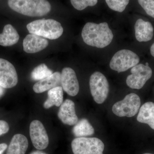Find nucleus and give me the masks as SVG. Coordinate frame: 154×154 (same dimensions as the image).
Listing matches in <instances>:
<instances>
[{
  "label": "nucleus",
  "instance_id": "1",
  "mask_svg": "<svg viewBox=\"0 0 154 154\" xmlns=\"http://www.w3.org/2000/svg\"><path fill=\"white\" fill-rule=\"evenodd\" d=\"M82 36L86 44L100 48L109 45L113 38L112 30L105 22L99 24L88 22L83 28Z\"/></svg>",
  "mask_w": 154,
  "mask_h": 154
},
{
  "label": "nucleus",
  "instance_id": "2",
  "mask_svg": "<svg viewBox=\"0 0 154 154\" xmlns=\"http://www.w3.org/2000/svg\"><path fill=\"white\" fill-rule=\"evenodd\" d=\"M11 9L19 14L30 17H40L49 13L51 5L45 0H10Z\"/></svg>",
  "mask_w": 154,
  "mask_h": 154
},
{
  "label": "nucleus",
  "instance_id": "3",
  "mask_svg": "<svg viewBox=\"0 0 154 154\" xmlns=\"http://www.w3.org/2000/svg\"><path fill=\"white\" fill-rule=\"evenodd\" d=\"M27 28L30 34L56 39L62 35L63 29L59 22L54 19H39L29 23Z\"/></svg>",
  "mask_w": 154,
  "mask_h": 154
},
{
  "label": "nucleus",
  "instance_id": "4",
  "mask_svg": "<svg viewBox=\"0 0 154 154\" xmlns=\"http://www.w3.org/2000/svg\"><path fill=\"white\" fill-rule=\"evenodd\" d=\"M71 146L74 154H103L105 148L103 142L96 137L76 138Z\"/></svg>",
  "mask_w": 154,
  "mask_h": 154
},
{
  "label": "nucleus",
  "instance_id": "5",
  "mask_svg": "<svg viewBox=\"0 0 154 154\" xmlns=\"http://www.w3.org/2000/svg\"><path fill=\"white\" fill-rule=\"evenodd\" d=\"M140 60L139 57L134 52L129 50L122 49L113 56L110 62V67L118 73L122 72L136 66Z\"/></svg>",
  "mask_w": 154,
  "mask_h": 154
},
{
  "label": "nucleus",
  "instance_id": "6",
  "mask_svg": "<svg viewBox=\"0 0 154 154\" xmlns=\"http://www.w3.org/2000/svg\"><path fill=\"white\" fill-rule=\"evenodd\" d=\"M140 105L139 96L131 93L126 95L123 100L114 104L112 107V111L114 114L119 117H131L138 113Z\"/></svg>",
  "mask_w": 154,
  "mask_h": 154
},
{
  "label": "nucleus",
  "instance_id": "7",
  "mask_svg": "<svg viewBox=\"0 0 154 154\" xmlns=\"http://www.w3.org/2000/svg\"><path fill=\"white\" fill-rule=\"evenodd\" d=\"M91 95L95 102L102 104L107 99L109 92V85L106 77L99 72L92 74L90 79Z\"/></svg>",
  "mask_w": 154,
  "mask_h": 154
},
{
  "label": "nucleus",
  "instance_id": "8",
  "mask_svg": "<svg viewBox=\"0 0 154 154\" xmlns=\"http://www.w3.org/2000/svg\"><path fill=\"white\" fill-rule=\"evenodd\" d=\"M131 72V74L126 79L127 85L131 89L137 90L141 89L152 74V71L148 63L145 65L141 63L137 65L132 68Z\"/></svg>",
  "mask_w": 154,
  "mask_h": 154
},
{
  "label": "nucleus",
  "instance_id": "9",
  "mask_svg": "<svg viewBox=\"0 0 154 154\" xmlns=\"http://www.w3.org/2000/svg\"><path fill=\"white\" fill-rule=\"evenodd\" d=\"M30 135L31 141L35 148L43 150L47 147L49 138L42 123L38 120H33L30 125Z\"/></svg>",
  "mask_w": 154,
  "mask_h": 154
},
{
  "label": "nucleus",
  "instance_id": "10",
  "mask_svg": "<svg viewBox=\"0 0 154 154\" xmlns=\"http://www.w3.org/2000/svg\"><path fill=\"white\" fill-rule=\"evenodd\" d=\"M18 82L17 71L14 66L6 60L0 58V86L4 88H11Z\"/></svg>",
  "mask_w": 154,
  "mask_h": 154
},
{
  "label": "nucleus",
  "instance_id": "11",
  "mask_svg": "<svg viewBox=\"0 0 154 154\" xmlns=\"http://www.w3.org/2000/svg\"><path fill=\"white\" fill-rule=\"evenodd\" d=\"M60 83L64 91L69 96H76L79 91V85L75 72L72 69L65 67L61 74Z\"/></svg>",
  "mask_w": 154,
  "mask_h": 154
},
{
  "label": "nucleus",
  "instance_id": "12",
  "mask_svg": "<svg viewBox=\"0 0 154 154\" xmlns=\"http://www.w3.org/2000/svg\"><path fill=\"white\" fill-rule=\"evenodd\" d=\"M59 118L64 124L75 125L78 122V117L76 114L74 102L67 99L60 105L58 113Z\"/></svg>",
  "mask_w": 154,
  "mask_h": 154
},
{
  "label": "nucleus",
  "instance_id": "13",
  "mask_svg": "<svg viewBox=\"0 0 154 154\" xmlns=\"http://www.w3.org/2000/svg\"><path fill=\"white\" fill-rule=\"evenodd\" d=\"M48 45V40L35 34H28L23 40V49L28 53L39 52L46 48Z\"/></svg>",
  "mask_w": 154,
  "mask_h": 154
},
{
  "label": "nucleus",
  "instance_id": "14",
  "mask_svg": "<svg viewBox=\"0 0 154 154\" xmlns=\"http://www.w3.org/2000/svg\"><path fill=\"white\" fill-rule=\"evenodd\" d=\"M134 29L136 38L140 42H148L153 37L154 28L150 22L138 19L135 24Z\"/></svg>",
  "mask_w": 154,
  "mask_h": 154
},
{
  "label": "nucleus",
  "instance_id": "15",
  "mask_svg": "<svg viewBox=\"0 0 154 154\" xmlns=\"http://www.w3.org/2000/svg\"><path fill=\"white\" fill-rule=\"evenodd\" d=\"M61 74L58 72L50 76L38 81L33 86V90L37 94H40L57 87L60 83Z\"/></svg>",
  "mask_w": 154,
  "mask_h": 154
},
{
  "label": "nucleus",
  "instance_id": "16",
  "mask_svg": "<svg viewBox=\"0 0 154 154\" xmlns=\"http://www.w3.org/2000/svg\"><path fill=\"white\" fill-rule=\"evenodd\" d=\"M27 137L22 134L14 135L11 140L7 154H25L28 148Z\"/></svg>",
  "mask_w": 154,
  "mask_h": 154
},
{
  "label": "nucleus",
  "instance_id": "17",
  "mask_svg": "<svg viewBox=\"0 0 154 154\" xmlns=\"http://www.w3.org/2000/svg\"><path fill=\"white\" fill-rule=\"evenodd\" d=\"M137 120L141 123L148 125L154 130V103L147 102L140 108L137 116Z\"/></svg>",
  "mask_w": 154,
  "mask_h": 154
},
{
  "label": "nucleus",
  "instance_id": "18",
  "mask_svg": "<svg viewBox=\"0 0 154 154\" xmlns=\"http://www.w3.org/2000/svg\"><path fill=\"white\" fill-rule=\"evenodd\" d=\"M19 39V33L12 25H6L3 33H0V45L9 46L16 44Z\"/></svg>",
  "mask_w": 154,
  "mask_h": 154
},
{
  "label": "nucleus",
  "instance_id": "19",
  "mask_svg": "<svg viewBox=\"0 0 154 154\" xmlns=\"http://www.w3.org/2000/svg\"><path fill=\"white\" fill-rule=\"evenodd\" d=\"M63 100V88L57 86L51 89L48 92V98L43 104L45 109H49L53 106L59 107L62 105Z\"/></svg>",
  "mask_w": 154,
  "mask_h": 154
},
{
  "label": "nucleus",
  "instance_id": "20",
  "mask_svg": "<svg viewBox=\"0 0 154 154\" xmlns=\"http://www.w3.org/2000/svg\"><path fill=\"white\" fill-rule=\"evenodd\" d=\"M73 134L75 137H84L94 134L95 130L88 119H82L73 128Z\"/></svg>",
  "mask_w": 154,
  "mask_h": 154
},
{
  "label": "nucleus",
  "instance_id": "21",
  "mask_svg": "<svg viewBox=\"0 0 154 154\" xmlns=\"http://www.w3.org/2000/svg\"><path fill=\"white\" fill-rule=\"evenodd\" d=\"M53 72L44 63L41 64L33 69L31 78L34 81H40L51 75Z\"/></svg>",
  "mask_w": 154,
  "mask_h": 154
},
{
  "label": "nucleus",
  "instance_id": "22",
  "mask_svg": "<svg viewBox=\"0 0 154 154\" xmlns=\"http://www.w3.org/2000/svg\"><path fill=\"white\" fill-rule=\"evenodd\" d=\"M109 8L113 11L117 12H123L126 6L129 4L128 0H106L105 1Z\"/></svg>",
  "mask_w": 154,
  "mask_h": 154
},
{
  "label": "nucleus",
  "instance_id": "23",
  "mask_svg": "<svg viewBox=\"0 0 154 154\" xmlns=\"http://www.w3.org/2000/svg\"><path fill=\"white\" fill-rule=\"evenodd\" d=\"M71 3L75 9L82 11L88 7L96 5L98 3L97 0H71Z\"/></svg>",
  "mask_w": 154,
  "mask_h": 154
},
{
  "label": "nucleus",
  "instance_id": "24",
  "mask_svg": "<svg viewBox=\"0 0 154 154\" xmlns=\"http://www.w3.org/2000/svg\"><path fill=\"white\" fill-rule=\"evenodd\" d=\"M138 2L149 16L154 18V0H139Z\"/></svg>",
  "mask_w": 154,
  "mask_h": 154
},
{
  "label": "nucleus",
  "instance_id": "25",
  "mask_svg": "<svg viewBox=\"0 0 154 154\" xmlns=\"http://www.w3.org/2000/svg\"><path fill=\"white\" fill-rule=\"evenodd\" d=\"M10 127L7 122L0 120V136L8 132Z\"/></svg>",
  "mask_w": 154,
  "mask_h": 154
},
{
  "label": "nucleus",
  "instance_id": "26",
  "mask_svg": "<svg viewBox=\"0 0 154 154\" xmlns=\"http://www.w3.org/2000/svg\"><path fill=\"white\" fill-rule=\"evenodd\" d=\"M7 148H8V145L6 143L0 144V154H3Z\"/></svg>",
  "mask_w": 154,
  "mask_h": 154
},
{
  "label": "nucleus",
  "instance_id": "27",
  "mask_svg": "<svg viewBox=\"0 0 154 154\" xmlns=\"http://www.w3.org/2000/svg\"><path fill=\"white\" fill-rule=\"evenodd\" d=\"M30 154H47L44 152L41 151H35L32 152Z\"/></svg>",
  "mask_w": 154,
  "mask_h": 154
},
{
  "label": "nucleus",
  "instance_id": "28",
  "mask_svg": "<svg viewBox=\"0 0 154 154\" xmlns=\"http://www.w3.org/2000/svg\"><path fill=\"white\" fill-rule=\"evenodd\" d=\"M5 93V88H2L0 86V98L4 95Z\"/></svg>",
  "mask_w": 154,
  "mask_h": 154
},
{
  "label": "nucleus",
  "instance_id": "29",
  "mask_svg": "<svg viewBox=\"0 0 154 154\" xmlns=\"http://www.w3.org/2000/svg\"><path fill=\"white\" fill-rule=\"evenodd\" d=\"M150 53L151 55L154 57V43H153L151 46Z\"/></svg>",
  "mask_w": 154,
  "mask_h": 154
},
{
  "label": "nucleus",
  "instance_id": "30",
  "mask_svg": "<svg viewBox=\"0 0 154 154\" xmlns=\"http://www.w3.org/2000/svg\"><path fill=\"white\" fill-rule=\"evenodd\" d=\"M143 154H153L149 153H144Z\"/></svg>",
  "mask_w": 154,
  "mask_h": 154
}]
</instances>
